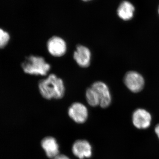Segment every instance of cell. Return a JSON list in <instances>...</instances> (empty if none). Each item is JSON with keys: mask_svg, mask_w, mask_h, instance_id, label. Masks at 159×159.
Instances as JSON below:
<instances>
[{"mask_svg": "<svg viewBox=\"0 0 159 159\" xmlns=\"http://www.w3.org/2000/svg\"><path fill=\"white\" fill-rule=\"evenodd\" d=\"M38 88L41 95L48 100L61 99L65 93L63 80L55 74H50L47 78L39 80Z\"/></svg>", "mask_w": 159, "mask_h": 159, "instance_id": "6da1fadb", "label": "cell"}, {"mask_svg": "<svg viewBox=\"0 0 159 159\" xmlns=\"http://www.w3.org/2000/svg\"><path fill=\"white\" fill-rule=\"evenodd\" d=\"M21 67L26 74L35 76H46L51 69V65L43 57L34 55L26 57Z\"/></svg>", "mask_w": 159, "mask_h": 159, "instance_id": "7a4b0ae2", "label": "cell"}, {"mask_svg": "<svg viewBox=\"0 0 159 159\" xmlns=\"http://www.w3.org/2000/svg\"><path fill=\"white\" fill-rule=\"evenodd\" d=\"M47 48L49 54L55 57L64 56L67 50V45L63 39L60 36H53L47 42Z\"/></svg>", "mask_w": 159, "mask_h": 159, "instance_id": "3957f363", "label": "cell"}, {"mask_svg": "<svg viewBox=\"0 0 159 159\" xmlns=\"http://www.w3.org/2000/svg\"><path fill=\"white\" fill-rule=\"evenodd\" d=\"M125 85L133 93H139L144 86L145 81L141 74L135 71H129L124 77Z\"/></svg>", "mask_w": 159, "mask_h": 159, "instance_id": "277c9868", "label": "cell"}, {"mask_svg": "<svg viewBox=\"0 0 159 159\" xmlns=\"http://www.w3.org/2000/svg\"><path fill=\"white\" fill-rule=\"evenodd\" d=\"M68 112L71 119L80 124L84 123L88 117V110L86 107L79 102L73 103L69 107Z\"/></svg>", "mask_w": 159, "mask_h": 159, "instance_id": "5b68a950", "label": "cell"}, {"mask_svg": "<svg viewBox=\"0 0 159 159\" xmlns=\"http://www.w3.org/2000/svg\"><path fill=\"white\" fill-rule=\"evenodd\" d=\"M73 57L80 67L87 68L91 64L92 53L88 47L82 45H78L73 54Z\"/></svg>", "mask_w": 159, "mask_h": 159, "instance_id": "8992f818", "label": "cell"}, {"mask_svg": "<svg viewBox=\"0 0 159 159\" xmlns=\"http://www.w3.org/2000/svg\"><path fill=\"white\" fill-rule=\"evenodd\" d=\"M90 87L98 94L100 100L99 106L103 108L108 107L111 102V97L107 85L104 82L98 81L93 83Z\"/></svg>", "mask_w": 159, "mask_h": 159, "instance_id": "52a82bcc", "label": "cell"}, {"mask_svg": "<svg viewBox=\"0 0 159 159\" xmlns=\"http://www.w3.org/2000/svg\"><path fill=\"white\" fill-rule=\"evenodd\" d=\"M151 121V115L143 109H138L133 114V123L134 126L139 129H146L148 128Z\"/></svg>", "mask_w": 159, "mask_h": 159, "instance_id": "ba28073f", "label": "cell"}, {"mask_svg": "<svg viewBox=\"0 0 159 159\" xmlns=\"http://www.w3.org/2000/svg\"><path fill=\"white\" fill-rule=\"evenodd\" d=\"M72 152L74 155L80 159L89 158L92 155V147L87 141L77 140L73 144Z\"/></svg>", "mask_w": 159, "mask_h": 159, "instance_id": "9c48e42d", "label": "cell"}, {"mask_svg": "<svg viewBox=\"0 0 159 159\" xmlns=\"http://www.w3.org/2000/svg\"><path fill=\"white\" fill-rule=\"evenodd\" d=\"M41 145L49 158H55L59 155V145L53 137H47L43 139Z\"/></svg>", "mask_w": 159, "mask_h": 159, "instance_id": "30bf717a", "label": "cell"}, {"mask_svg": "<svg viewBox=\"0 0 159 159\" xmlns=\"http://www.w3.org/2000/svg\"><path fill=\"white\" fill-rule=\"evenodd\" d=\"M134 11V7L131 3L128 1H123L119 5L117 13L120 18L129 20L133 17Z\"/></svg>", "mask_w": 159, "mask_h": 159, "instance_id": "8fae6325", "label": "cell"}, {"mask_svg": "<svg viewBox=\"0 0 159 159\" xmlns=\"http://www.w3.org/2000/svg\"><path fill=\"white\" fill-rule=\"evenodd\" d=\"M85 97L88 103L91 106L95 107L99 105L100 100L98 94L91 87L87 89L85 92Z\"/></svg>", "mask_w": 159, "mask_h": 159, "instance_id": "7c38bea8", "label": "cell"}, {"mask_svg": "<svg viewBox=\"0 0 159 159\" xmlns=\"http://www.w3.org/2000/svg\"><path fill=\"white\" fill-rule=\"evenodd\" d=\"M10 35L8 32L0 29V48H3L8 44L10 40Z\"/></svg>", "mask_w": 159, "mask_h": 159, "instance_id": "4fadbf2b", "label": "cell"}, {"mask_svg": "<svg viewBox=\"0 0 159 159\" xmlns=\"http://www.w3.org/2000/svg\"><path fill=\"white\" fill-rule=\"evenodd\" d=\"M54 159H70L66 156L64 155H58Z\"/></svg>", "mask_w": 159, "mask_h": 159, "instance_id": "5bb4252c", "label": "cell"}, {"mask_svg": "<svg viewBox=\"0 0 159 159\" xmlns=\"http://www.w3.org/2000/svg\"><path fill=\"white\" fill-rule=\"evenodd\" d=\"M155 132L159 139V124H158L155 128Z\"/></svg>", "mask_w": 159, "mask_h": 159, "instance_id": "9a60e30c", "label": "cell"}, {"mask_svg": "<svg viewBox=\"0 0 159 159\" xmlns=\"http://www.w3.org/2000/svg\"><path fill=\"white\" fill-rule=\"evenodd\" d=\"M83 1H85V2H87V1H90V0H83Z\"/></svg>", "mask_w": 159, "mask_h": 159, "instance_id": "2e32d148", "label": "cell"}, {"mask_svg": "<svg viewBox=\"0 0 159 159\" xmlns=\"http://www.w3.org/2000/svg\"></svg>", "mask_w": 159, "mask_h": 159, "instance_id": "e0dca14e", "label": "cell"}]
</instances>
